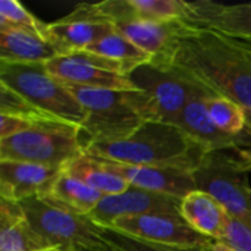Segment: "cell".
<instances>
[{"mask_svg": "<svg viewBox=\"0 0 251 251\" xmlns=\"http://www.w3.org/2000/svg\"><path fill=\"white\" fill-rule=\"evenodd\" d=\"M19 204L32 229L51 250L72 251L106 243L104 226L94 222L90 215L78 213L49 194L26 199Z\"/></svg>", "mask_w": 251, "mask_h": 251, "instance_id": "cell-5", "label": "cell"}, {"mask_svg": "<svg viewBox=\"0 0 251 251\" xmlns=\"http://www.w3.org/2000/svg\"><path fill=\"white\" fill-rule=\"evenodd\" d=\"M0 84L57 119L78 126H82L87 119V110L68 85L47 71L46 63L0 62Z\"/></svg>", "mask_w": 251, "mask_h": 251, "instance_id": "cell-6", "label": "cell"}, {"mask_svg": "<svg viewBox=\"0 0 251 251\" xmlns=\"http://www.w3.org/2000/svg\"><path fill=\"white\" fill-rule=\"evenodd\" d=\"M126 76L137 87L128 91V99L144 122H171L191 101L216 97L172 69L151 62L135 68Z\"/></svg>", "mask_w": 251, "mask_h": 251, "instance_id": "cell-3", "label": "cell"}, {"mask_svg": "<svg viewBox=\"0 0 251 251\" xmlns=\"http://www.w3.org/2000/svg\"><path fill=\"white\" fill-rule=\"evenodd\" d=\"M90 154V153H87ZM101 166L110 172L124 178L129 185L143 188L153 193L168 194L178 199H185L188 194L197 190L193 174L172 168H154V166H134L126 163L113 162L97 154H90Z\"/></svg>", "mask_w": 251, "mask_h": 251, "instance_id": "cell-12", "label": "cell"}, {"mask_svg": "<svg viewBox=\"0 0 251 251\" xmlns=\"http://www.w3.org/2000/svg\"><path fill=\"white\" fill-rule=\"evenodd\" d=\"M181 215L193 229L213 241L222 240L231 218L215 197L200 190L182 199Z\"/></svg>", "mask_w": 251, "mask_h": 251, "instance_id": "cell-16", "label": "cell"}, {"mask_svg": "<svg viewBox=\"0 0 251 251\" xmlns=\"http://www.w3.org/2000/svg\"><path fill=\"white\" fill-rule=\"evenodd\" d=\"M129 3L135 19L174 22L187 13V1L182 0H129Z\"/></svg>", "mask_w": 251, "mask_h": 251, "instance_id": "cell-25", "label": "cell"}, {"mask_svg": "<svg viewBox=\"0 0 251 251\" xmlns=\"http://www.w3.org/2000/svg\"><path fill=\"white\" fill-rule=\"evenodd\" d=\"M68 88L87 110V119L81 126L85 150L96 143H113L128 138L144 124V119L131 104L128 91L76 85H68Z\"/></svg>", "mask_w": 251, "mask_h": 251, "instance_id": "cell-7", "label": "cell"}, {"mask_svg": "<svg viewBox=\"0 0 251 251\" xmlns=\"http://www.w3.org/2000/svg\"><path fill=\"white\" fill-rule=\"evenodd\" d=\"M65 172L82 181L85 185L101 193L103 196L121 194L131 187L124 178L101 166L94 157H91L87 153H84L76 160L71 162L65 168Z\"/></svg>", "mask_w": 251, "mask_h": 251, "instance_id": "cell-21", "label": "cell"}, {"mask_svg": "<svg viewBox=\"0 0 251 251\" xmlns=\"http://www.w3.org/2000/svg\"><path fill=\"white\" fill-rule=\"evenodd\" d=\"M179 21L157 22L147 19H126L113 24L115 31L126 37L151 57L160 56L171 44Z\"/></svg>", "mask_w": 251, "mask_h": 251, "instance_id": "cell-20", "label": "cell"}, {"mask_svg": "<svg viewBox=\"0 0 251 251\" xmlns=\"http://www.w3.org/2000/svg\"><path fill=\"white\" fill-rule=\"evenodd\" d=\"M65 168L0 160V197L16 203L50 194Z\"/></svg>", "mask_w": 251, "mask_h": 251, "instance_id": "cell-13", "label": "cell"}, {"mask_svg": "<svg viewBox=\"0 0 251 251\" xmlns=\"http://www.w3.org/2000/svg\"><path fill=\"white\" fill-rule=\"evenodd\" d=\"M182 200L168 194L153 193L137 187L113 196H104L99 206L90 213V218L101 226H112L113 222L124 216H140L150 213L181 215Z\"/></svg>", "mask_w": 251, "mask_h": 251, "instance_id": "cell-10", "label": "cell"}, {"mask_svg": "<svg viewBox=\"0 0 251 251\" xmlns=\"http://www.w3.org/2000/svg\"><path fill=\"white\" fill-rule=\"evenodd\" d=\"M244 118H246V129L251 135V107H244Z\"/></svg>", "mask_w": 251, "mask_h": 251, "instance_id": "cell-33", "label": "cell"}, {"mask_svg": "<svg viewBox=\"0 0 251 251\" xmlns=\"http://www.w3.org/2000/svg\"><path fill=\"white\" fill-rule=\"evenodd\" d=\"M84 153L81 126L57 118L34 121L28 129L0 140V160L66 168Z\"/></svg>", "mask_w": 251, "mask_h": 251, "instance_id": "cell-4", "label": "cell"}, {"mask_svg": "<svg viewBox=\"0 0 251 251\" xmlns=\"http://www.w3.org/2000/svg\"><path fill=\"white\" fill-rule=\"evenodd\" d=\"M104 240L122 251H212V246H174L135 238L115 228L104 226ZM215 244V243H213Z\"/></svg>", "mask_w": 251, "mask_h": 251, "instance_id": "cell-27", "label": "cell"}, {"mask_svg": "<svg viewBox=\"0 0 251 251\" xmlns=\"http://www.w3.org/2000/svg\"><path fill=\"white\" fill-rule=\"evenodd\" d=\"M212 251H235L234 249H231L229 246L221 243V241H215V244L212 246Z\"/></svg>", "mask_w": 251, "mask_h": 251, "instance_id": "cell-32", "label": "cell"}, {"mask_svg": "<svg viewBox=\"0 0 251 251\" xmlns=\"http://www.w3.org/2000/svg\"><path fill=\"white\" fill-rule=\"evenodd\" d=\"M181 22L251 38V3L224 4L212 0L187 1V13Z\"/></svg>", "mask_w": 251, "mask_h": 251, "instance_id": "cell-15", "label": "cell"}, {"mask_svg": "<svg viewBox=\"0 0 251 251\" xmlns=\"http://www.w3.org/2000/svg\"><path fill=\"white\" fill-rule=\"evenodd\" d=\"M204 100L206 99H200L187 104L184 110L171 121V124L179 126L190 138L206 147L209 151L251 149L250 132L246 129L243 134L234 137L221 131L210 119Z\"/></svg>", "mask_w": 251, "mask_h": 251, "instance_id": "cell-14", "label": "cell"}, {"mask_svg": "<svg viewBox=\"0 0 251 251\" xmlns=\"http://www.w3.org/2000/svg\"><path fill=\"white\" fill-rule=\"evenodd\" d=\"M32 229L19 203L0 197V251H49Z\"/></svg>", "mask_w": 251, "mask_h": 251, "instance_id": "cell-18", "label": "cell"}, {"mask_svg": "<svg viewBox=\"0 0 251 251\" xmlns=\"http://www.w3.org/2000/svg\"><path fill=\"white\" fill-rule=\"evenodd\" d=\"M151 63L165 66L215 96L251 107V38L179 21L169 47Z\"/></svg>", "mask_w": 251, "mask_h": 251, "instance_id": "cell-1", "label": "cell"}, {"mask_svg": "<svg viewBox=\"0 0 251 251\" xmlns=\"http://www.w3.org/2000/svg\"><path fill=\"white\" fill-rule=\"evenodd\" d=\"M107 228H115L135 238L160 244L213 246L215 243L193 229L182 216L172 215L150 213L140 216H124L116 219L113 225Z\"/></svg>", "mask_w": 251, "mask_h": 251, "instance_id": "cell-11", "label": "cell"}, {"mask_svg": "<svg viewBox=\"0 0 251 251\" xmlns=\"http://www.w3.org/2000/svg\"><path fill=\"white\" fill-rule=\"evenodd\" d=\"M60 56L59 50L44 37L0 26V62L7 63H47Z\"/></svg>", "mask_w": 251, "mask_h": 251, "instance_id": "cell-19", "label": "cell"}, {"mask_svg": "<svg viewBox=\"0 0 251 251\" xmlns=\"http://www.w3.org/2000/svg\"><path fill=\"white\" fill-rule=\"evenodd\" d=\"M0 115L16 116L26 121L54 118L31 104L28 100H25L22 96H19L16 91L10 90L4 84H0Z\"/></svg>", "mask_w": 251, "mask_h": 251, "instance_id": "cell-28", "label": "cell"}, {"mask_svg": "<svg viewBox=\"0 0 251 251\" xmlns=\"http://www.w3.org/2000/svg\"><path fill=\"white\" fill-rule=\"evenodd\" d=\"M49 251H57V250H49ZM72 251H122L118 247L112 246L110 243H103V244H94V246H84V247H78Z\"/></svg>", "mask_w": 251, "mask_h": 251, "instance_id": "cell-30", "label": "cell"}, {"mask_svg": "<svg viewBox=\"0 0 251 251\" xmlns=\"http://www.w3.org/2000/svg\"><path fill=\"white\" fill-rule=\"evenodd\" d=\"M113 31V25L107 22L71 19L65 16L49 24L47 40L59 50L60 54H69L87 50Z\"/></svg>", "mask_w": 251, "mask_h": 251, "instance_id": "cell-17", "label": "cell"}, {"mask_svg": "<svg viewBox=\"0 0 251 251\" xmlns=\"http://www.w3.org/2000/svg\"><path fill=\"white\" fill-rule=\"evenodd\" d=\"M209 150L190 138L179 126L165 121H147L128 138L96 143L85 153L134 165L172 168L194 172Z\"/></svg>", "mask_w": 251, "mask_h": 251, "instance_id": "cell-2", "label": "cell"}, {"mask_svg": "<svg viewBox=\"0 0 251 251\" xmlns=\"http://www.w3.org/2000/svg\"><path fill=\"white\" fill-rule=\"evenodd\" d=\"M0 26H9L15 29L34 32L47 40L49 24L35 18L16 0L0 1Z\"/></svg>", "mask_w": 251, "mask_h": 251, "instance_id": "cell-26", "label": "cell"}, {"mask_svg": "<svg viewBox=\"0 0 251 251\" xmlns=\"http://www.w3.org/2000/svg\"><path fill=\"white\" fill-rule=\"evenodd\" d=\"M46 68L54 78L66 85L116 91L137 90L125 75L122 63L87 50L60 54L49 60Z\"/></svg>", "mask_w": 251, "mask_h": 251, "instance_id": "cell-9", "label": "cell"}, {"mask_svg": "<svg viewBox=\"0 0 251 251\" xmlns=\"http://www.w3.org/2000/svg\"><path fill=\"white\" fill-rule=\"evenodd\" d=\"M49 196L82 215H90L104 197L101 193L93 190L82 181L66 174L65 169L53 185Z\"/></svg>", "mask_w": 251, "mask_h": 251, "instance_id": "cell-22", "label": "cell"}, {"mask_svg": "<svg viewBox=\"0 0 251 251\" xmlns=\"http://www.w3.org/2000/svg\"><path fill=\"white\" fill-rule=\"evenodd\" d=\"M221 243L229 246L235 251H251V228L231 216Z\"/></svg>", "mask_w": 251, "mask_h": 251, "instance_id": "cell-29", "label": "cell"}, {"mask_svg": "<svg viewBox=\"0 0 251 251\" xmlns=\"http://www.w3.org/2000/svg\"><path fill=\"white\" fill-rule=\"evenodd\" d=\"M206 110L215 125L228 135H240L246 131L244 107L225 97H210L204 100Z\"/></svg>", "mask_w": 251, "mask_h": 251, "instance_id": "cell-24", "label": "cell"}, {"mask_svg": "<svg viewBox=\"0 0 251 251\" xmlns=\"http://www.w3.org/2000/svg\"><path fill=\"white\" fill-rule=\"evenodd\" d=\"M249 169L238 150H212L193 172L197 190L215 197L229 213L251 228Z\"/></svg>", "mask_w": 251, "mask_h": 251, "instance_id": "cell-8", "label": "cell"}, {"mask_svg": "<svg viewBox=\"0 0 251 251\" xmlns=\"http://www.w3.org/2000/svg\"><path fill=\"white\" fill-rule=\"evenodd\" d=\"M238 153L243 157V160L246 162V166L251 174V149H238Z\"/></svg>", "mask_w": 251, "mask_h": 251, "instance_id": "cell-31", "label": "cell"}, {"mask_svg": "<svg viewBox=\"0 0 251 251\" xmlns=\"http://www.w3.org/2000/svg\"><path fill=\"white\" fill-rule=\"evenodd\" d=\"M87 51L104 56L107 59L116 60L124 65L125 75H128L135 68L146 65L151 62V56L143 51L140 47H137L134 43H131L126 37L119 34L118 31H113L112 34L106 35L96 44L87 49Z\"/></svg>", "mask_w": 251, "mask_h": 251, "instance_id": "cell-23", "label": "cell"}]
</instances>
